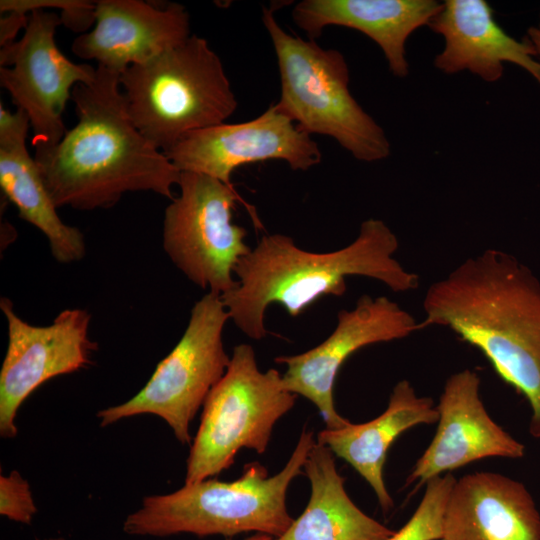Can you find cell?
I'll return each instance as SVG.
<instances>
[{"label":"cell","instance_id":"1","mask_svg":"<svg viewBox=\"0 0 540 540\" xmlns=\"http://www.w3.org/2000/svg\"><path fill=\"white\" fill-rule=\"evenodd\" d=\"M71 100L76 125L33 156L57 208H109L134 191L175 198L181 171L134 125L119 73L97 65L95 79L77 84Z\"/></svg>","mask_w":540,"mask_h":540},{"label":"cell","instance_id":"2","mask_svg":"<svg viewBox=\"0 0 540 540\" xmlns=\"http://www.w3.org/2000/svg\"><path fill=\"white\" fill-rule=\"evenodd\" d=\"M419 330L444 326L478 348L529 402L540 438V282L514 256L487 249L429 286Z\"/></svg>","mask_w":540,"mask_h":540},{"label":"cell","instance_id":"3","mask_svg":"<svg viewBox=\"0 0 540 540\" xmlns=\"http://www.w3.org/2000/svg\"><path fill=\"white\" fill-rule=\"evenodd\" d=\"M398 247L389 226L373 218L362 222L352 243L328 253L305 251L287 235H265L237 264L238 286L221 298L234 324L260 340L269 305L297 317L323 296H342L349 276L376 279L394 292L416 289L418 275L394 257Z\"/></svg>","mask_w":540,"mask_h":540},{"label":"cell","instance_id":"4","mask_svg":"<svg viewBox=\"0 0 540 540\" xmlns=\"http://www.w3.org/2000/svg\"><path fill=\"white\" fill-rule=\"evenodd\" d=\"M315 442L314 433L303 429L286 465L273 476L255 461L244 465L234 481L208 478L170 494L146 496L142 506L125 519L123 531L154 537L178 533L232 537L256 532L278 538L294 521L286 505L287 491L303 474Z\"/></svg>","mask_w":540,"mask_h":540},{"label":"cell","instance_id":"5","mask_svg":"<svg viewBox=\"0 0 540 540\" xmlns=\"http://www.w3.org/2000/svg\"><path fill=\"white\" fill-rule=\"evenodd\" d=\"M120 85L134 125L162 152L191 132L224 123L238 107L221 59L194 34L129 66Z\"/></svg>","mask_w":540,"mask_h":540},{"label":"cell","instance_id":"6","mask_svg":"<svg viewBox=\"0 0 540 540\" xmlns=\"http://www.w3.org/2000/svg\"><path fill=\"white\" fill-rule=\"evenodd\" d=\"M262 22L279 67L281 95L275 107L299 130L333 138L357 160L387 158L390 142L352 96L343 54L289 34L266 7L262 8Z\"/></svg>","mask_w":540,"mask_h":540},{"label":"cell","instance_id":"7","mask_svg":"<svg viewBox=\"0 0 540 540\" xmlns=\"http://www.w3.org/2000/svg\"><path fill=\"white\" fill-rule=\"evenodd\" d=\"M296 399V394L284 388L278 370H259L251 345L235 346L224 376L203 404L185 484L228 469L241 449L263 454L275 424L294 407Z\"/></svg>","mask_w":540,"mask_h":540},{"label":"cell","instance_id":"8","mask_svg":"<svg viewBox=\"0 0 540 540\" xmlns=\"http://www.w3.org/2000/svg\"><path fill=\"white\" fill-rule=\"evenodd\" d=\"M228 319L221 296L204 295L194 304L181 339L146 385L125 403L99 411L100 425L152 414L166 421L180 443L191 444V422L230 364L223 344Z\"/></svg>","mask_w":540,"mask_h":540},{"label":"cell","instance_id":"9","mask_svg":"<svg viewBox=\"0 0 540 540\" xmlns=\"http://www.w3.org/2000/svg\"><path fill=\"white\" fill-rule=\"evenodd\" d=\"M179 195L166 207L163 248L195 285L220 296L238 286L234 271L251 248L247 231L233 223L234 187L205 174L181 172Z\"/></svg>","mask_w":540,"mask_h":540},{"label":"cell","instance_id":"10","mask_svg":"<svg viewBox=\"0 0 540 540\" xmlns=\"http://www.w3.org/2000/svg\"><path fill=\"white\" fill-rule=\"evenodd\" d=\"M61 24L59 14L34 9L22 37L0 50V85L17 109L27 114L35 151L61 141L67 131L63 112L73 88L96 76V68L74 63L58 49L55 32Z\"/></svg>","mask_w":540,"mask_h":540},{"label":"cell","instance_id":"11","mask_svg":"<svg viewBox=\"0 0 540 540\" xmlns=\"http://www.w3.org/2000/svg\"><path fill=\"white\" fill-rule=\"evenodd\" d=\"M419 330V322L386 296L362 295L351 310H341L330 336L301 354L278 356L286 365L284 388L310 400L319 410L327 429L350 423L335 408L334 384L343 363L357 350L376 343L390 342Z\"/></svg>","mask_w":540,"mask_h":540},{"label":"cell","instance_id":"12","mask_svg":"<svg viewBox=\"0 0 540 540\" xmlns=\"http://www.w3.org/2000/svg\"><path fill=\"white\" fill-rule=\"evenodd\" d=\"M8 324V347L0 371V435L17 434L15 417L25 399L49 379L91 363L96 343L88 338L91 316L84 309H66L48 326L22 320L12 302L1 298Z\"/></svg>","mask_w":540,"mask_h":540},{"label":"cell","instance_id":"13","mask_svg":"<svg viewBox=\"0 0 540 540\" xmlns=\"http://www.w3.org/2000/svg\"><path fill=\"white\" fill-rule=\"evenodd\" d=\"M163 153L179 171L205 174L230 187L232 173L243 165L282 160L292 170L306 171L322 158L311 135L275 105L250 121L191 132Z\"/></svg>","mask_w":540,"mask_h":540},{"label":"cell","instance_id":"14","mask_svg":"<svg viewBox=\"0 0 540 540\" xmlns=\"http://www.w3.org/2000/svg\"><path fill=\"white\" fill-rule=\"evenodd\" d=\"M480 384L479 375L470 369L456 372L446 380L436 406V433L415 462L406 484L426 483L484 458L524 456V444L488 414L480 397Z\"/></svg>","mask_w":540,"mask_h":540},{"label":"cell","instance_id":"15","mask_svg":"<svg viewBox=\"0 0 540 540\" xmlns=\"http://www.w3.org/2000/svg\"><path fill=\"white\" fill-rule=\"evenodd\" d=\"M190 16L179 3L155 5L143 0L95 1V25L72 42L74 55L95 60L121 74L184 43Z\"/></svg>","mask_w":540,"mask_h":540},{"label":"cell","instance_id":"16","mask_svg":"<svg viewBox=\"0 0 540 540\" xmlns=\"http://www.w3.org/2000/svg\"><path fill=\"white\" fill-rule=\"evenodd\" d=\"M440 540H540V513L523 483L474 472L456 479Z\"/></svg>","mask_w":540,"mask_h":540},{"label":"cell","instance_id":"17","mask_svg":"<svg viewBox=\"0 0 540 540\" xmlns=\"http://www.w3.org/2000/svg\"><path fill=\"white\" fill-rule=\"evenodd\" d=\"M430 29L444 38V48L434 65L446 74L470 71L495 82L505 62L528 71L540 83V62L530 41H518L498 25L484 0H447L433 17Z\"/></svg>","mask_w":540,"mask_h":540},{"label":"cell","instance_id":"18","mask_svg":"<svg viewBox=\"0 0 540 540\" xmlns=\"http://www.w3.org/2000/svg\"><path fill=\"white\" fill-rule=\"evenodd\" d=\"M441 8L435 0H302L292 18L311 40L332 25L362 32L381 48L391 73L404 78L409 74L407 39Z\"/></svg>","mask_w":540,"mask_h":540},{"label":"cell","instance_id":"19","mask_svg":"<svg viewBox=\"0 0 540 540\" xmlns=\"http://www.w3.org/2000/svg\"><path fill=\"white\" fill-rule=\"evenodd\" d=\"M30 128L29 118L22 109L11 113L0 103L1 190L16 206L19 217L46 236L56 261H79L86 253L84 235L58 216L36 161L27 149Z\"/></svg>","mask_w":540,"mask_h":540},{"label":"cell","instance_id":"20","mask_svg":"<svg viewBox=\"0 0 540 540\" xmlns=\"http://www.w3.org/2000/svg\"><path fill=\"white\" fill-rule=\"evenodd\" d=\"M438 412L433 399L419 396L408 380L393 388L386 410L375 419L339 429H324L317 441L350 464L373 489L384 513L394 502L384 482L387 452L395 439L411 427L434 424Z\"/></svg>","mask_w":540,"mask_h":540},{"label":"cell","instance_id":"21","mask_svg":"<svg viewBox=\"0 0 540 540\" xmlns=\"http://www.w3.org/2000/svg\"><path fill=\"white\" fill-rule=\"evenodd\" d=\"M311 493L302 514L273 540H388L396 531L359 509L348 496L334 454L316 440L304 464Z\"/></svg>","mask_w":540,"mask_h":540},{"label":"cell","instance_id":"22","mask_svg":"<svg viewBox=\"0 0 540 540\" xmlns=\"http://www.w3.org/2000/svg\"><path fill=\"white\" fill-rule=\"evenodd\" d=\"M455 482L451 472L428 480L412 516L388 540H440L446 503Z\"/></svg>","mask_w":540,"mask_h":540},{"label":"cell","instance_id":"23","mask_svg":"<svg viewBox=\"0 0 540 540\" xmlns=\"http://www.w3.org/2000/svg\"><path fill=\"white\" fill-rule=\"evenodd\" d=\"M59 9L62 24L74 32H84L95 23V2L87 0H1V14L27 15L34 9Z\"/></svg>","mask_w":540,"mask_h":540},{"label":"cell","instance_id":"24","mask_svg":"<svg viewBox=\"0 0 540 540\" xmlns=\"http://www.w3.org/2000/svg\"><path fill=\"white\" fill-rule=\"evenodd\" d=\"M37 512L29 483L13 470L0 477V514L10 520L30 524Z\"/></svg>","mask_w":540,"mask_h":540},{"label":"cell","instance_id":"25","mask_svg":"<svg viewBox=\"0 0 540 540\" xmlns=\"http://www.w3.org/2000/svg\"><path fill=\"white\" fill-rule=\"evenodd\" d=\"M3 15V14H2ZM28 24V15L15 12L5 13L0 19V45L15 41L20 29H25Z\"/></svg>","mask_w":540,"mask_h":540},{"label":"cell","instance_id":"26","mask_svg":"<svg viewBox=\"0 0 540 540\" xmlns=\"http://www.w3.org/2000/svg\"><path fill=\"white\" fill-rule=\"evenodd\" d=\"M528 38L540 59V29L538 27H530L528 29Z\"/></svg>","mask_w":540,"mask_h":540},{"label":"cell","instance_id":"27","mask_svg":"<svg viewBox=\"0 0 540 540\" xmlns=\"http://www.w3.org/2000/svg\"><path fill=\"white\" fill-rule=\"evenodd\" d=\"M243 540H273V537L267 534L255 533L254 535Z\"/></svg>","mask_w":540,"mask_h":540},{"label":"cell","instance_id":"28","mask_svg":"<svg viewBox=\"0 0 540 540\" xmlns=\"http://www.w3.org/2000/svg\"><path fill=\"white\" fill-rule=\"evenodd\" d=\"M36 540H40V539L37 538ZM44 540H65V539L62 537H57V538H49V539H44Z\"/></svg>","mask_w":540,"mask_h":540},{"label":"cell","instance_id":"29","mask_svg":"<svg viewBox=\"0 0 540 540\" xmlns=\"http://www.w3.org/2000/svg\"><path fill=\"white\" fill-rule=\"evenodd\" d=\"M538 28L540 29V22H539V26H538Z\"/></svg>","mask_w":540,"mask_h":540}]
</instances>
